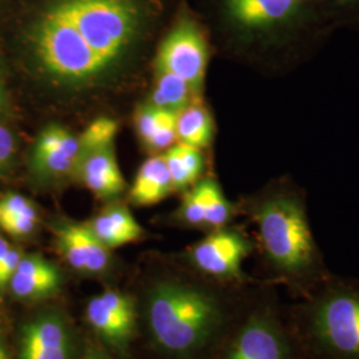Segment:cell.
<instances>
[{
    "label": "cell",
    "mask_w": 359,
    "mask_h": 359,
    "mask_svg": "<svg viewBox=\"0 0 359 359\" xmlns=\"http://www.w3.org/2000/svg\"><path fill=\"white\" fill-rule=\"evenodd\" d=\"M0 1H1V0H0Z\"/></svg>",
    "instance_id": "32"
},
{
    "label": "cell",
    "mask_w": 359,
    "mask_h": 359,
    "mask_svg": "<svg viewBox=\"0 0 359 359\" xmlns=\"http://www.w3.org/2000/svg\"><path fill=\"white\" fill-rule=\"evenodd\" d=\"M84 359H109L105 354L103 353H100V351H97V350H95V348H90L87 351V354H86V357Z\"/></svg>",
    "instance_id": "30"
},
{
    "label": "cell",
    "mask_w": 359,
    "mask_h": 359,
    "mask_svg": "<svg viewBox=\"0 0 359 359\" xmlns=\"http://www.w3.org/2000/svg\"><path fill=\"white\" fill-rule=\"evenodd\" d=\"M75 176L102 200H112L126 191V181L116 160L115 144L81 156Z\"/></svg>",
    "instance_id": "13"
},
{
    "label": "cell",
    "mask_w": 359,
    "mask_h": 359,
    "mask_svg": "<svg viewBox=\"0 0 359 359\" xmlns=\"http://www.w3.org/2000/svg\"><path fill=\"white\" fill-rule=\"evenodd\" d=\"M55 243L65 262L79 273L100 274L108 269L111 257L87 224L59 219L52 226Z\"/></svg>",
    "instance_id": "11"
},
{
    "label": "cell",
    "mask_w": 359,
    "mask_h": 359,
    "mask_svg": "<svg viewBox=\"0 0 359 359\" xmlns=\"http://www.w3.org/2000/svg\"><path fill=\"white\" fill-rule=\"evenodd\" d=\"M246 213L256 224L266 283L302 298L332 273L313 236L304 193L278 181L248 201Z\"/></svg>",
    "instance_id": "2"
},
{
    "label": "cell",
    "mask_w": 359,
    "mask_h": 359,
    "mask_svg": "<svg viewBox=\"0 0 359 359\" xmlns=\"http://www.w3.org/2000/svg\"><path fill=\"white\" fill-rule=\"evenodd\" d=\"M90 327L105 344L118 350L128 346L136 329V306L132 298L107 290L90 299L86 310Z\"/></svg>",
    "instance_id": "10"
},
{
    "label": "cell",
    "mask_w": 359,
    "mask_h": 359,
    "mask_svg": "<svg viewBox=\"0 0 359 359\" xmlns=\"http://www.w3.org/2000/svg\"><path fill=\"white\" fill-rule=\"evenodd\" d=\"M135 126L145 148L154 154L165 152L177 142V112L145 104L136 112Z\"/></svg>",
    "instance_id": "16"
},
{
    "label": "cell",
    "mask_w": 359,
    "mask_h": 359,
    "mask_svg": "<svg viewBox=\"0 0 359 359\" xmlns=\"http://www.w3.org/2000/svg\"><path fill=\"white\" fill-rule=\"evenodd\" d=\"M22 252L18 248H11L7 256L0 262V289H4L10 285L13 278V273L18 268L20 259H22Z\"/></svg>",
    "instance_id": "27"
},
{
    "label": "cell",
    "mask_w": 359,
    "mask_h": 359,
    "mask_svg": "<svg viewBox=\"0 0 359 359\" xmlns=\"http://www.w3.org/2000/svg\"><path fill=\"white\" fill-rule=\"evenodd\" d=\"M197 95L198 93L181 77L168 71H156V80L149 104L173 112H180L189 104L196 102Z\"/></svg>",
    "instance_id": "21"
},
{
    "label": "cell",
    "mask_w": 359,
    "mask_h": 359,
    "mask_svg": "<svg viewBox=\"0 0 359 359\" xmlns=\"http://www.w3.org/2000/svg\"><path fill=\"white\" fill-rule=\"evenodd\" d=\"M39 222L36 206L19 193L0 197V228L7 234L22 238L35 231Z\"/></svg>",
    "instance_id": "19"
},
{
    "label": "cell",
    "mask_w": 359,
    "mask_h": 359,
    "mask_svg": "<svg viewBox=\"0 0 359 359\" xmlns=\"http://www.w3.org/2000/svg\"><path fill=\"white\" fill-rule=\"evenodd\" d=\"M72 337L68 323L59 313H44L23 327L22 359H71Z\"/></svg>",
    "instance_id": "12"
},
{
    "label": "cell",
    "mask_w": 359,
    "mask_h": 359,
    "mask_svg": "<svg viewBox=\"0 0 359 359\" xmlns=\"http://www.w3.org/2000/svg\"><path fill=\"white\" fill-rule=\"evenodd\" d=\"M206 187L205 180L198 181L187 192L180 206L179 218L192 228L205 229Z\"/></svg>",
    "instance_id": "25"
},
{
    "label": "cell",
    "mask_w": 359,
    "mask_h": 359,
    "mask_svg": "<svg viewBox=\"0 0 359 359\" xmlns=\"http://www.w3.org/2000/svg\"><path fill=\"white\" fill-rule=\"evenodd\" d=\"M156 52V71H168L200 93L209 62L206 27L187 0H180Z\"/></svg>",
    "instance_id": "7"
},
{
    "label": "cell",
    "mask_w": 359,
    "mask_h": 359,
    "mask_svg": "<svg viewBox=\"0 0 359 359\" xmlns=\"http://www.w3.org/2000/svg\"><path fill=\"white\" fill-rule=\"evenodd\" d=\"M218 32L238 50L298 55L332 29L311 0H205Z\"/></svg>",
    "instance_id": "3"
},
{
    "label": "cell",
    "mask_w": 359,
    "mask_h": 359,
    "mask_svg": "<svg viewBox=\"0 0 359 359\" xmlns=\"http://www.w3.org/2000/svg\"><path fill=\"white\" fill-rule=\"evenodd\" d=\"M176 6L175 0H25L18 40L48 90L86 95L133 69Z\"/></svg>",
    "instance_id": "1"
},
{
    "label": "cell",
    "mask_w": 359,
    "mask_h": 359,
    "mask_svg": "<svg viewBox=\"0 0 359 359\" xmlns=\"http://www.w3.org/2000/svg\"><path fill=\"white\" fill-rule=\"evenodd\" d=\"M304 359H359V281L330 273L285 306Z\"/></svg>",
    "instance_id": "5"
},
{
    "label": "cell",
    "mask_w": 359,
    "mask_h": 359,
    "mask_svg": "<svg viewBox=\"0 0 359 359\" xmlns=\"http://www.w3.org/2000/svg\"><path fill=\"white\" fill-rule=\"evenodd\" d=\"M18 142L13 130L0 121V175L6 173L16 156Z\"/></svg>",
    "instance_id": "26"
},
{
    "label": "cell",
    "mask_w": 359,
    "mask_h": 359,
    "mask_svg": "<svg viewBox=\"0 0 359 359\" xmlns=\"http://www.w3.org/2000/svg\"><path fill=\"white\" fill-rule=\"evenodd\" d=\"M163 156L175 191H185L193 187L204 170V156L201 149L191 145L176 142Z\"/></svg>",
    "instance_id": "18"
},
{
    "label": "cell",
    "mask_w": 359,
    "mask_h": 359,
    "mask_svg": "<svg viewBox=\"0 0 359 359\" xmlns=\"http://www.w3.org/2000/svg\"><path fill=\"white\" fill-rule=\"evenodd\" d=\"M118 130L117 121L108 118V117H99L93 120L87 128L84 129L79 135L80 142V157L88 154L90 151H95L97 148H102L109 144H115V137Z\"/></svg>",
    "instance_id": "24"
},
{
    "label": "cell",
    "mask_w": 359,
    "mask_h": 359,
    "mask_svg": "<svg viewBox=\"0 0 359 359\" xmlns=\"http://www.w3.org/2000/svg\"><path fill=\"white\" fill-rule=\"evenodd\" d=\"M0 359H10L7 350L4 348V346H3L1 344H0Z\"/></svg>",
    "instance_id": "31"
},
{
    "label": "cell",
    "mask_w": 359,
    "mask_h": 359,
    "mask_svg": "<svg viewBox=\"0 0 359 359\" xmlns=\"http://www.w3.org/2000/svg\"><path fill=\"white\" fill-rule=\"evenodd\" d=\"M325 23L333 28L359 29V0H311Z\"/></svg>",
    "instance_id": "22"
},
{
    "label": "cell",
    "mask_w": 359,
    "mask_h": 359,
    "mask_svg": "<svg viewBox=\"0 0 359 359\" xmlns=\"http://www.w3.org/2000/svg\"><path fill=\"white\" fill-rule=\"evenodd\" d=\"M8 286L19 299L40 301L60 290L62 274L53 264L43 257L23 256Z\"/></svg>",
    "instance_id": "14"
},
{
    "label": "cell",
    "mask_w": 359,
    "mask_h": 359,
    "mask_svg": "<svg viewBox=\"0 0 359 359\" xmlns=\"http://www.w3.org/2000/svg\"><path fill=\"white\" fill-rule=\"evenodd\" d=\"M87 225L109 250L140 240L144 233L128 208L121 204L107 206Z\"/></svg>",
    "instance_id": "15"
},
{
    "label": "cell",
    "mask_w": 359,
    "mask_h": 359,
    "mask_svg": "<svg viewBox=\"0 0 359 359\" xmlns=\"http://www.w3.org/2000/svg\"><path fill=\"white\" fill-rule=\"evenodd\" d=\"M177 142L203 149L210 145L215 124L210 112L203 104L193 102L177 112Z\"/></svg>",
    "instance_id": "20"
},
{
    "label": "cell",
    "mask_w": 359,
    "mask_h": 359,
    "mask_svg": "<svg viewBox=\"0 0 359 359\" xmlns=\"http://www.w3.org/2000/svg\"><path fill=\"white\" fill-rule=\"evenodd\" d=\"M231 317L222 294L203 283H157L148 297V323L156 344L180 358H200L216 348Z\"/></svg>",
    "instance_id": "4"
},
{
    "label": "cell",
    "mask_w": 359,
    "mask_h": 359,
    "mask_svg": "<svg viewBox=\"0 0 359 359\" xmlns=\"http://www.w3.org/2000/svg\"><path fill=\"white\" fill-rule=\"evenodd\" d=\"M167 163L163 154H154L142 163L129 191V200L139 206L154 205L173 192Z\"/></svg>",
    "instance_id": "17"
},
{
    "label": "cell",
    "mask_w": 359,
    "mask_h": 359,
    "mask_svg": "<svg viewBox=\"0 0 359 359\" xmlns=\"http://www.w3.org/2000/svg\"><path fill=\"white\" fill-rule=\"evenodd\" d=\"M7 107H8L7 93H6V88H4L3 77H1V74H0V121L7 114Z\"/></svg>",
    "instance_id": "28"
},
{
    "label": "cell",
    "mask_w": 359,
    "mask_h": 359,
    "mask_svg": "<svg viewBox=\"0 0 359 359\" xmlns=\"http://www.w3.org/2000/svg\"><path fill=\"white\" fill-rule=\"evenodd\" d=\"M11 248H13L11 245L8 244L3 237H0V262L4 259V257L7 256Z\"/></svg>",
    "instance_id": "29"
},
{
    "label": "cell",
    "mask_w": 359,
    "mask_h": 359,
    "mask_svg": "<svg viewBox=\"0 0 359 359\" xmlns=\"http://www.w3.org/2000/svg\"><path fill=\"white\" fill-rule=\"evenodd\" d=\"M205 229L212 231L226 228L233 218L234 208L215 180L205 179Z\"/></svg>",
    "instance_id": "23"
},
{
    "label": "cell",
    "mask_w": 359,
    "mask_h": 359,
    "mask_svg": "<svg viewBox=\"0 0 359 359\" xmlns=\"http://www.w3.org/2000/svg\"><path fill=\"white\" fill-rule=\"evenodd\" d=\"M259 298L218 344V359H304L280 302L277 286L261 283Z\"/></svg>",
    "instance_id": "6"
},
{
    "label": "cell",
    "mask_w": 359,
    "mask_h": 359,
    "mask_svg": "<svg viewBox=\"0 0 359 359\" xmlns=\"http://www.w3.org/2000/svg\"><path fill=\"white\" fill-rule=\"evenodd\" d=\"M255 250L244 233L229 226L212 231L188 253L193 268L217 283L244 285L243 265Z\"/></svg>",
    "instance_id": "8"
},
{
    "label": "cell",
    "mask_w": 359,
    "mask_h": 359,
    "mask_svg": "<svg viewBox=\"0 0 359 359\" xmlns=\"http://www.w3.org/2000/svg\"><path fill=\"white\" fill-rule=\"evenodd\" d=\"M80 157V142L69 129L47 126L39 133L31 152V169L39 180L59 182L75 176Z\"/></svg>",
    "instance_id": "9"
}]
</instances>
